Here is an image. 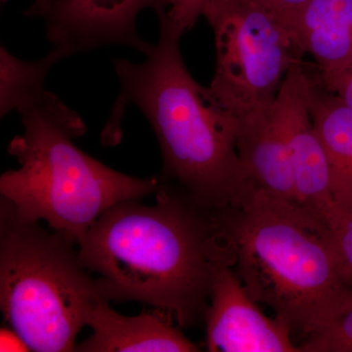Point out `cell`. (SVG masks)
<instances>
[{"instance_id":"cell-1","label":"cell","mask_w":352,"mask_h":352,"mask_svg":"<svg viewBox=\"0 0 352 352\" xmlns=\"http://www.w3.org/2000/svg\"><path fill=\"white\" fill-rule=\"evenodd\" d=\"M155 195V205L129 200L104 212L78 243L80 261L108 302L144 303L195 327L235 250L217 212L164 183Z\"/></svg>"},{"instance_id":"cell-14","label":"cell","mask_w":352,"mask_h":352,"mask_svg":"<svg viewBox=\"0 0 352 352\" xmlns=\"http://www.w3.org/2000/svg\"><path fill=\"white\" fill-rule=\"evenodd\" d=\"M67 56L55 50L36 61L25 62L13 56L4 46L0 50V113L1 117L22 107L43 94L46 76L52 67Z\"/></svg>"},{"instance_id":"cell-20","label":"cell","mask_w":352,"mask_h":352,"mask_svg":"<svg viewBox=\"0 0 352 352\" xmlns=\"http://www.w3.org/2000/svg\"><path fill=\"white\" fill-rule=\"evenodd\" d=\"M326 87L337 94L347 106L352 108V68L331 87Z\"/></svg>"},{"instance_id":"cell-8","label":"cell","mask_w":352,"mask_h":352,"mask_svg":"<svg viewBox=\"0 0 352 352\" xmlns=\"http://www.w3.org/2000/svg\"><path fill=\"white\" fill-rule=\"evenodd\" d=\"M308 69L293 65L274 99V107L288 141L296 204L326 223L340 214L332 193L330 164L308 104Z\"/></svg>"},{"instance_id":"cell-21","label":"cell","mask_w":352,"mask_h":352,"mask_svg":"<svg viewBox=\"0 0 352 352\" xmlns=\"http://www.w3.org/2000/svg\"><path fill=\"white\" fill-rule=\"evenodd\" d=\"M1 1H2V2H6V0H1Z\"/></svg>"},{"instance_id":"cell-4","label":"cell","mask_w":352,"mask_h":352,"mask_svg":"<svg viewBox=\"0 0 352 352\" xmlns=\"http://www.w3.org/2000/svg\"><path fill=\"white\" fill-rule=\"evenodd\" d=\"M24 131L9 144L19 168L0 177L1 201L21 221L41 222L80 243L104 212L120 201L142 200L162 187L113 170L78 149L82 118L59 97L43 94L18 109Z\"/></svg>"},{"instance_id":"cell-15","label":"cell","mask_w":352,"mask_h":352,"mask_svg":"<svg viewBox=\"0 0 352 352\" xmlns=\"http://www.w3.org/2000/svg\"><path fill=\"white\" fill-rule=\"evenodd\" d=\"M298 347L300 352H352V293L339 312Z\"/></svg>"},{"instance_id":"cell-19","label":"cell","mask_w":352,"mask_h":352,"mask_svg":"<svg viewBox=\"0 0 352 352\" xmlns=\"http://www.w3.org/2000/svg\"><path fill=\"white\" fill-rule=\"evenodd\" d=\"M0 351H31V349L12 328H2L0 331Z\"/></svg>"},{"instance_id":"cell-16","label":"cell","mask_w":352,"mask_h":352,"mask_svg":"<svg viewBox=\"0 0 352 352\" xmlns=\"http://www.w3.org/2000/svg\"><path fill=\"white\" fill-rule=\"evenodd\" d=\"M210 0H164L166 13L157 17L166 18L178 32L184 34L195 27L197 21L204 15Z\"/></svg>"},{"instance_id":"cell-18","label":"cell","mask_w":352,"mask_h":352,"mask_svg":"<svg viewBox=\"0 0 352 352\" xmlns=\"http://www.w3.org/2000/svg\"><path fill=\"white\" fill-rule=\"evenodd\" d=\"M251 1L272 14L289 30L298 16L312 0H251Z\"/></svg>"},{"instance_id":"cell-12","label":"cell","mask_w":352,"mask_h":352,"mask_svg":"<svg viewBox=\"0 0 352 352\" xmlns=\"http://www.w3.org/2000/svg\"><path fill=\"white\" fill-rule=\"evenodd\" d=\"M289 30L326 87L352 68V0H312Z\"/></svg>"},{"instance_id":"cell-9","label":"cell","mask_w":352,"mask_h":352,"mask_svg":"<svg viewBox=\"0 0 352 352\" xmlns=\"http://www.w3.org/2000/svg\"><path fill=\"white\" fill-rule=\"evenodd\" d=\"M204 323L210 352H300L289 328L264 314L233 268L215 280Z\"/></svg>"},{"instance_id":"cell-7","label":"cell","mask_w":352,"mask_h":352,"mask_svg":"<svg viewBox=\"0 0 352 352\" xmlns=\"http://www.w3.org/2000/svg\"><path fill=\"white\" fill-rule=\"evenodd\" d=\"M166 13L164 0H36L24 14L44 22L53 48L67 57L109 45H124L149 55L155 44L138 31L139 13Z\"/></svg>"},{"instance_id":"cell-17","label":"cell","mask_w":352,"mask_h":352,"mask_svg":"<svg viewBox=\"0 0 352 352\" xmlns=\"http://www.w3.org/2000/svg\"><path fill=\"white\" fill-rule=\"evenodd\" d=\"M329 227L342 274L352 286V214H339Z\"/></svg>"},{"instance_id":"cell-5","label":"cell","mask_w":352,"mask_h":352,"mask_svg":"<svg viewBox=\"0 0 352 352\" xmlns=\"http://www.w3.org/2000/svg\"><path fill=\"white\" fill-rule=\"evenodd\" d=\"M105 298L78 244L0 204V307L31 351H75L80 330Z\"/></svg>"},{"instance_id":"cell-3","label":"cell","mask_w":352,"mask_h":352,"mask_svg":"<svg viewBox=\"0 0 352 352\" xmlns=\"http://www.w3.org/2000/svg\"><path fill=\"white\" fill-rule=\"evenodd\" d=\"M247 293L303 339L320 330L352 293L330 227L307 208L252 188L217 212Z\"/></svg>"},{"instance_id":"cell-6","label":"cell","mask_w":352,"mask_h":352,"mask_svg":"<svg viewBox=\"0 0 352 352\" xmlns=\"http://www.w3.org/2000/svg\"><path fill=\"white\" fill-rule=\"evenodd\" d=\"M203 16L214 36L212 98L238 120L270 106L305 55L288 27L251 0H210Z\"/></svg>"},{"instance_id":"cell-11","label":"cell","mask_w":352,"mask_h":352,"mask_svg":"<svg viewBox=\"0 0 352 352\" xmlns=\"http://www.w3.org/2000/svg\"><path fill=\"white\" fill-rule=\"evenodd\" d=\"M166 310L155 308L136 316H124L102 300L88 321L92 335L76 344L78 352H195L198 346L173 323Z\"/></svg>"},{"instance_id":"cell-13","label":"cell","mask_w":352,"mask_h":352,"mask_svg":"<svg viewBox=\"0 0 352 352\" xmlns=\"http://www.w3.org/2000/svg\"><path fill=\"white\" fill-rule=\"evenodd\" d=\"M308 104L330 164L332 193L340 214H352V108L308 69Z\"/></svg>"},{"instance_id":"cell-10","label":"cell","mask_w":352,"mask_h":352,"mask_svg":"<svg viewBox=\"0 0 352 352\" xmlns=\"http://www.w3.org/2000/svg\"><path fill=\"white\" fill-rule=\"evenodd\" d=\"M236 146L245 175L254 188L281 203L298 206L288 141L274 101L238 120Z\"/></svg>"},{"instance_id":"cell-2","label":"cell","mask_w":352,"mask_h":352,"mask_svg":"<svg viewBox=\"0 0 352 352\" xmlns=\"http://www.w3.org/2000/svg\"><path fill=\"white\" fill-rule=\"evenodd\" d=\"M157 18L159 39L144 62L113 60L120 94L102 139L105 144L118 142L122 115L135 106L159 143L161 182L201 208L219 212L254 187L238 155V120L190 74L180 51L182 32L166 18Z\"/></svg>"}]
</instances>
